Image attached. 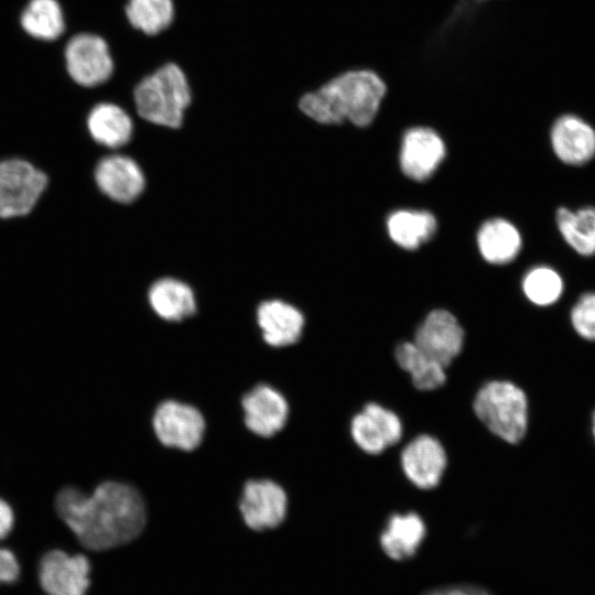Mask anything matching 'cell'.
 <instances>
[{
	"label": "cell",
	"instance_id": "cell-14",
	"mask_svg": "<svg viewBox=\"0 0 595 595\" xmlns=\"http://www.w3.org/2000/svg\"><path fill=\"white\" fill-rule=\"evenodd\" d=\"M99 190L118 203H131L144 188V176L140 166L125 155L101 159L95 170Z\"/></svg>",
	"mask_w": 595,
	"mask_h": 595
},
{
	"label": "cell",
	"instance_id": "cell-29",
	"mask_svg": "<svg viewBox=\"0 0 595 595\" xmlns=\"http://www.w3.org/2000/svg\"><path fill=\"white\" fill-rule=\"evenodd\" d=\"M20 573L15 555L8 549L0 548V583H13Z\"/></svg>",
	"mask_w": 595,
	"mask_h": 595
},
{
	"label": "cell",
	"instance_id": "cell-25",
	"mask_svg": "<svg viewBox=\"0 0 595 595\" xmlns=\"http://www.w3.org/2000/svg\"><path fill=\"white\" fill-rule=\"evenodd\" d=\"M390 238L400 247L416 249L436 230L435 217L425 210H398L388 220Z\"/></svg>",
	"mask_w": 595,
	"mask_h": 595
},
{
	"label": "cell",
	"instance_id": "cell-2",
	"mask_svg": "<svg viewBox=\"0 0 595 595\" xmlns=\"http://www.w3.org/2000/svg\"><path fill=\"white\" fill-rule=\"evenodd\" d=\"M386 94L387 85L377 72L347 69L302 95L299 108L318 123L349 121L357 127H367L376 118Z\"/></svg>",
	"mask_w": 595,
	"mask_h": 595
},
{
	"label": "cell",
	"instance_id": "cell-15",
	"mask_svg": "<svg viewBox=\"0 0 595 595\" xmlns=\"http://www.w3.org/2000/svg\"><path fill=\"white\" fill-rule=\"evenodd\" d=\"M551 144L564 163L581 165L595 155V130L575 115H563L551 129Z\"/></svg>",
	"mask_w": 595,
	"mask_h": 595
},
{
	"label": "cell",
	"instance_id": "cell-21",
	"mask_svg": "<svg viewBox=\"0 0 595 595\" xmlns=\"http://www.w3.org/2000/svg\"><path fill=\"white\" fill-rule=\"evenodd\" d=\"M477 242L484 259L495 264L510 262L521 249V236L518 229L501 218L484 223L478 231Z\"/></svg>",
	"mask_w": 595,
	"mask_h": 595
},
{
	"label": "cell",
	"instance_id": "cell-18",
	"mask_svg": "<svg viewBox=\"0 0 595 595\" xmlns=\"http://www.w3.org/2000/svg\"><path fill=\"white\" fill-rule=\"evenodd\" d=\"M87 127L91 138L108 148L125 145L133 131L129 113L112 102L97 104L88 115Z\"/></svg>",
	"mask_w": 595,
	"mask_h": 595
},
{
	"label": "cell",
	"instance_id": "cell-16",
	"mask_svg": "<svg viewBox=\"0 0 595 595\" xmlns=\"http://www.w3.org/2000/svg\"><path fill=\"white\" fill-rule=\"evenodd\" d=\"M245 423L260 436H272L285 424L289 408L285 399L273 388L260 385L242 399Z\"/></svg>",
	"mask_w": 595,
	"mask_h": 595
},
{
	"label": "cell",
	"instance_id": "cell-11",
	"mask_svg": "<svg viewBox=\"0 0 595 595\" xmlns=\"http://www.w3.org/2000/svg\"><path fill=\"white\" fill-rule=\"evenodd\" d=\"M245 523L253 530L278 527L286 513V495L271 480H250L239 505Z\"/></svg>",
	"mask_w": 595,
	"mask_h": 595
},
{
	"label": "cell",
	"instance_id": "cell-27",
	"mask_svg": "<svg viewBox=\"0 0 595 595\" xmlns=\"http://www.w3.org/2000/svg\"><path fill=\"white\" fill-rule=\"evenodd\" d=\"M563 288L561 275L554 269L544 266L530 270L522 281L528 300L540 306L555 303L562 295Z\"/></svg>",
	"mask_w": 595,
	"mask_h": 595
},
{
	"label": "cell",
	"instance_id": "cell-24",
	"mask_svg": "<svg viewBox=\"0 0 595 595\" xmlns=\"http://www.w3.org/2000/svg\"><path fill=\"white\" fill-rule=\"evenodd\" d=\"M555 219L559 231L571 248L582 256L595 255V206L576 210L560 207Z\"/></svg>",
	"mask_w": 595,
	"mask_h": 595
},
{
	"label": "cell",
	"instance_id": "cell-30",
	"mask_svg": "<svg viewBox=\"0 0 595 595\" xmlns=\"http://www.w3.org/2000/svg\"><path fill=\"white\" fill-rule=\"evenodd\" d=\"M423 595H490L487 591L474 585H454L432 589Z\"/></svg>",
	"mask_w": 595,
	"mask_h": 595
},
{
	"label": "cell",
	"instance_id": "cell-19",
	"mask_svg": "<svg viewBox=\"0 0 595 595\" xmlns=\"http://www.w3.org/2000/svg\"><path fill=\"white\" fill-rule=\"evenodd\" d=\"M424 536L425 526L419 515H393L380 537V544L389 558L401 561L415 554Z\"/></svg>",
	"mask_w": 595,
	"mask_h": 595
},
{
	"label": "cell",
	"instance_id": "cell-17",
	"mask_svg": "<svg viewBox=\"0 0 595 595\" xmlns=\"http://www.w3.org/2000/svg\"><path fill=\"white\" fill-rule=\"evenodd\" d=\"M257 318L264 340L275 347L296 343L304 326L301 312L279 300L261 303L257 311Z\"/></svg>",
	"mask_w": 595,
	"mask_h": 595
},
{
	"label": "cell",
	"instance_id": "cell-13",
	"mask_svg": "<svg viewBox=\"0 0 595 595\" xmlns=\"http://www.w3.org/2000/svg\"><path fill=\"white\" fill-rule=\"evenodd\" d=\"M445 155L441 137L432 129L416 127L408 130L402 139L400 165L412 180L424 181L437 169Z\"/></svg>",
	"mask_w": 595,
	"mask_h": 595
},
{
	"label": "cell",
	"instance_id": "cell-32",
	"mask_svg": "<svg viewBox=\"0 0 595 595\" xmlns=\"http://www.w3.org/2000/svg\"><path fill=\"white\" fill-rule=\"evenodd\" d=\"M592 434H593V439H594V442H595V411L593 412V415H592Z\"/></svg>",
	"mask_w": 595,
	"mask_h": 595
},
{
	"label": "cell",
	"instance_id": "cell-23",
	"mask_svg": "<svg viewBox=\"0 0 595 595\" xmlns=\"http://www.w3.org/2000/svg\"><path fill=\"white\" fill-rule=\"evenodd\" d=\"M394 356L398 365L409 372L416 389L430 391L445 383V367L422 351L413 342L399 344Z\"/></svg>",
	"mask_w": 595,
	"mask_h": 595
},
{
	"label": "cell",
	"instance_id": "cell-9",
	"mask_svg": "<svg viewBox=\"0 0 595 595\" xmlns=\"http://www.w3.org/2000/svg\"><path fill=\"white\" fill-rule=\"evenodd\" d=\"M350 434L361 451L377 455L400 441L402 423L393 411L370 402L353 418Z\"/></svg>",
	"mask_w": 595,
	"mask_h": 595
},
{
	"label": "cell",
	"instance_id": "cell-12",
	"mask_svg": "<svg viewBox=\"0 0 595 595\" xmlns=\"http://www.w3.org/2000/svg\"><path fill=\"white\" fill-rule=\"evenodd\" d=\"M400 462L405 477L414 486L431 489L441 482L447 456L437 439L422 434L408 443L401 453Z\"/></svg>",
	"mask_w": 595,
	"mask_h": 595
},
{
	"label": "cell",
	"instance_id": "cell-31",
	"mask_svg": "<svg viewBox=\"0 0 595 595\" xmlns=\"http://www.w3.org/2000/svg\"><path fill=\"white\" fill-rule=\"evenodd\" d=\"M14 522V516L9 504L0 499V540L6 538L11 531Z\"/></svg>",
	"mask_w": 595,
	"mask_h": 595
},
{
	"label": "cell",
	"instance_id": "cell-8",
	"mask_svg": "<svg viewBox=\"0 0 595 595\" xmlns=\"http://www.w3.org/2000/svg\"><path fill=\"white\" fill-rule=\"evenodd\" d=\"M153 429L163 445L192 451L202 442L205 422L194 407L165 401L154 413Z\"/></svg>",
	"mask_w": 595,
	"mask_h": 595
},
{
	"label": "cell",
	"instance_id": "cell-20",
	"mask_svg": "<svg viewBox=\"0 0 595 595\" xmlns=\"http://www.w3.org/2000/svg\"><path fill=\"white\" fill-rule=\"evenodd\" d=\"M123 11L129 26L148 37L167 31L176 18L174 0H127Z\"/></svg>",
	"mask_w": 595,
	"mask_h": 595
},
{
	"label": "cell",
	"instance_id": "cell-3",
	"mask_svg": "<svg viewBox=\"0 0 595 595\" xmlns=\"http://www.w3.org/2000/svg\"><path fill=\"white\" fill-rule=\"evenodd\" d=\"M192 99L190 77L174 61H167L142 76L133 88L138 116L150 123L172 129L182 126Z\"/></svg>",
	"mask_w": 595,
	"mask_h": 595
},
{
	"label": "cell",
	"instance_id": "cell-26",
	"mask_svg": "<svg viewBox=\"0 0 595 595\" xmlns=\"http://www.w3.org/2000/svg\"><path fill=\"white\" fill-rule=\"evenodd\" d=\"M21 25L31 36L53 41L65 29L64 15L57 0H30L21 15Z\"/></svg>",
	"mask_w": 595,
	"mask_h": 595
},
{
	"label": "cell",
	"instance_id": "cell-5",
	"mask_svg": "<svg viewBox=\"0 0 595 595\" xmlns=\"http://www.w3.org/2000/svg\"><path fill=\"white\" fill-rule=\"evenodd\" d=\"M47 185V176L21 159L0 161V218L29 214Z\"/></svg>",
	"mask_w": 595,
	"mask_h": 595
},
{
	"label": "cell",
	"instance_id": "cell-10",
	"mask_svg": "<svg viewBox=\"0 0 595 595\" xmlns=\"http://www.w3.org/2000/svg\"><path fill=\"white\" fill-rule=\"evenodd\" d=\"M464 336L462 326L452 313L434 310L418 327L413 343L446 368L461 353Z\"/></svg>",
	"mask_w": 595,
	"mask_h": 595
},
{
	"label": "cell",
	"instance_id": "cell-7",
	"mask_svg": "<svg viewBox=\"0 0 595 595\" xmlns=\"http://www.w3.org/2000/svg\"><path fill=\"white\" fill-rule=\"evenodd\" d=\"M89 574L90 563L85 555L62 550L48 551L39 565V581L48 595H86Z\"/></svg>",
	"mask_w": 595,
	"mask_h": 595
},
{
	"label": "cell",
	"instance_id": "cell-4",
	"mask_svg": "<svg viewBox=\"0 0 595 595\" xmlns=\"http://www.w3.org/2000/svg\"><path fill=\"white\" fill-rule=\"evenodd\" d=\"M473 408L476 416L499 439L517 444L524 437L528 430V398L513 382H487L478 390Z\"/></svg>",
	"mask_w": 595,
	"mask_h": 595
},
{
	"label": "cell",
	"instance_id": "cell-28",
	"mask_svg": "<svg viewBox=\"0 0 595 595\" xmlns=\"http://www.w3.org/2000/svg\"><path fill=\"white\" fill-rule=\"evenodd\" d=\"M570 320L575 333L585 340H595V292L583 294L573 305Z\"/></svg>",
	"mask_w": 595,
	"mask_h": 595
},
{
	"label": "cell",
	"instance_id": "cell-22",
	"mask_svg": "<svg viewBox=\"0 0 595 595\" xmlns=\"http://www.w3.org/2000/svg\"><path fill=\"white\" fill-rule=\"evenodd\" d=\"M149 301L164 320L181 321L194 314L196 304L192 289L182 281L165 278L152 284Z\"/></svg>",
	"mask_w": 595,
	"mask_h": 595
},
{
	"label": "cell",
	"instance_id": "cell-1",
	"mask_svg": "<svg viewBox=\"0 0 595 595\" xmlns=\"http://www.w3.org/2000/svg\"><path fill=\"white\" fill-rule=\"evenodd\" d=\"M54 505L58 517L78 541L93 551H105L132 541L147 521L139 491L118 482H104L90 495L64 487L56 494Z\"/></svg>",
	"mask_w": 595,
	"mask_h": 595
},
{
	"label": "cell",
	"instance_id": "cell-6",
	"mask_svg": "<svg viewBox=\"0 0 595 595\" xmlns=\"http://www.w3.org/2000/svg\"><path fill=\"white\" fill-rule=\"evenodd\" d=\"M65 63L71 78L84 87L105 84L116 68L108 42L95 33L74 35L65 47Z\"/></svg>",
	"mask_w": 595,
	"mask_h": 595
}]
</instances>
